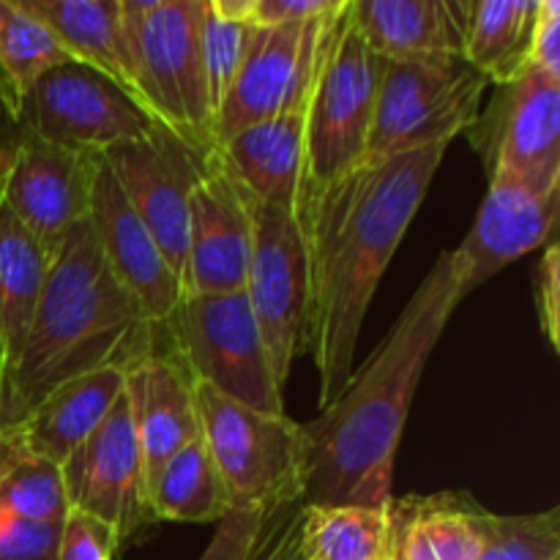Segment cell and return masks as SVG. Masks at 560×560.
Masks as SVG:
<instances>
[{"label": "cell", "mask_w": 560, "mask_h": 560, "mask_svg": "<svg viewBox=\"0 0 560 560\" xmlns=\"http://www.w3.org/2000/svg\"><path fill=\"white\" fill-rule=\"evenodd\" d=\"M448 145L364 159L301 219L310 255V350L328 408L353 375L355 348L377 282L424 202Z\"/></svg>", "instance_id": "obj_1"}, {"label": "cell", "mask_w": 560, "mask_h": 560, "mask_svg": "<svg viewBox=\"0 0 560 560\" xmlns=\"http://www.w3.org/2000/svg\"><path fill=\"white\" fill-rule=\"evenodd\" d=\"M463 284L454 252H443L359 372L304 438V506H392L394 459L424 366L454 315Z\"/></svg>", "instance_id": "obj_2"}, {"label": "cell", "mask_w": 560, "mask_h": 560, "mask_svg": "<svg viewBox=\"0 0 560 560\" xmlns=\"http://www.w3.org/2000/svg\"><path fill=\"white\" fill-rule=\"evenodd\" d=\"M156 328L113 277L91 219L66 230L49 257L36 315L9 366L0 399V432L22 424L49 392L71 377L120 366L129 372L159 350Z\"/></svg>", "instance_id": "obj_3"}, {"label": "cell", "mask_w": 560, "mask_h": 560, "mask_svg": "<svg viewBox=\"0 0 560 560\" xmlns=\"http://www.w3.org/2000/svg\"><path fill=\"white\" fill-rule=\"evenodd\" d=\"M377 82L381 58L361 36L348 0L342 11L323 25L306 93L304 167L295 202L299 224L328 186L364 162Z\"/></svg>", "instance_id": "obj_4"}, {"label": "cell", "mask_w": 560, "mask_h": 560, "mask_svg": "<svg viewBox=\"0 0 560 560\" xmlns=\"http://www.w3.org/2000/svg\"><path fill=\"white\" fill-rule=\"evenodd\" d=\"M126 49L142 107L180 140L213 151V109L202 69V0H120Z\"/></svg>", "instance_id": "obj_5"}, {"label": "cell", "mask_w": 560, "mask_h": 560, "mask_svg": "<svg viewBox=\"0 0 560 560\" xmlns=\"http://www.w3.org/2000/svg\"><path fill=\"white\" fill-rule=\"evenodd\" d=\"M200 438L211 452L230 512L268 514L301 503L304 495V438L288 413L273 416L222 397L195 383Z\"/></svg>", "instance_id": "obj_6"}, {"label": "cell", "mask_w": 560, "mask_h": 560, "mask_svg": "<svg viewBox=\"0 0 560 560\" xmlns=\"http://www.w3.org/2000/svg\"><path fill=\"white\" fill-rule=\"evenodd\" d=\"M487 77L463 58L381 60L375 115L364 159L452 145L479 118Z\"/></svg>", "instance_id": "obj_7"}, {"label": "cell", "mask_w": 560, "mask_h": 560, "mask_svg": "<svg viewBox=\"0 0 560 560\" xmlns=\"http://www.w3.org/2000/svg\"><path fill=\"white\" fill-rule=\"evenodd\" d=\"M3 118L88 156L162 129L135 96L77 60L42 71L20 93L3 98Z\"/></svg>", "instance_id": "obj_8"}, {"label": "cell", "mask_w": 560, "mask_h": 560, "mask_svg": "<svg viewBox=\"0 0 560 560\" xmlns=\"http://www.w3.org/2000/svg\"><path fill=\"white\" fill-rule=\"evenodd\" d=\"M167 337L195 383L260 413H284L282 386L246 293L189 295L170 320Z\"/></svg>", "instance_id": "obj_9"}, {"label": "cell", "mask_w": 560, "mask_h": 560, "mask_svg": "<svg viewBox=\"0 0 560 560\" xmlns=\"http://www.w3.org/2000/svg\"><path fill=\"white\" fill-rule=\"evenodd\" d=\"M246 206L252 219V252L244 293L260 326L273 377L284 386L293 361L310 350L306 238L293 213L249 195Z\"/></svg>", "instance_id": "obj_10"}, {"label": "cell", "mask_w": 560, "mask_h": 560, "mask_svg": "<svg viewBox=\"0 0 560 560\" xmlns=\"http://www.w3.org/2000/svg\"><path fill=\"white\" fill-rule=\"evenodd\" d=\"M468 140L487 180L509 178L536 195L560 191V80L525 71L498 85L490 107L470 126Z\"/></svg>", "instance_id": "obj_11"}, {"label": "cell", "mask_w": 560, "mask_h": 560, "mask_svg": "<svg viewBox=\"0 0 560 560\" xmlns=\"http://www.w3.org/2000/svg\"><path fill=\"white\" fill-rule=\"evenodd\" d=\"M96 156L52 145L3 118L0 126V200L31 230L47 257L71 224L91 213Z\"/></svg>", "instance_id": "obj_12"}, {"label": "cell", "mask_w": 560, "mask_h": 560, "mask_svg": "<svg viewBox=\"0 0 560 560\" xmlns=\"http://www.w3.org/2000/svg\"><path fill=\"white\" fill-rule=\"evenodd\" d=\"M98 156L180 282L189 249L191 186L200 178L208 153L162 126L151 137L118 142Z\"/></svg>", "instance_id": "obj_13"}, {"label": "cell", "mask_w": 560, "mask_h": 560, "mask_svg": "<svg viewBox=\"0 0 560 560\" xmlns=\"http://www.w3.org/2000/svg\"><path fill=\"white\" fill-rule=\"evenodd\" d=\"M60 474L69 509L113 525L120 541L156 523L142 481L140 446L126 388L93 435L60 465Z\"/></svg>", "instance_id": "obj_14"}, {"label": "cell", "mask_w": 560, "mask_h": 560, "mask_svg": "<svg viewBox=\"0 0 560 560\" xmlns=\"http://www.w3.org/2000/svg\"><path fill=\"white\" fill-rule=\"evenodd\" d=\"M328 20L257 31L244 66L235 74L222 107L213 115V148L257 120L304 107L320 33Z\"/></svg>", "instance_id": "obj_15"}, {"label": "cell", "mask_w": 560, "mask_h": 560, "mask_svg": "<svg viewBox=\"0 0 560 560\" xmlns=\"http://www.w3.org/2000/svg\"><path fill=\"white\" fill-rule=\"evenodd\" d=\"M249 252L252 219L246 195L211 151L189 197V249L180 277L184 299L244 293Z\"/></svg>", "instance_id": "obj_16"}, {"label": "cell", "mask_w": 560, "mask_h": 560, "mask_svg": "<svg viewBox=\"0 0 560 560\" xmlns=\"http://www.w3.org/2000/svg\"><path fill=\"white\" fill-rule=\"evenodd\" d=\"M88 219H91L98 249L113 277L129 290L131 299L140 304L142 315L153 326L167 328L184 301L180 282L170 271L156 241L129 206L102 156H96V164H93Z\"/></svg>", "instance_id": "obj_17"}, {"label": "cell", "mask_w": 560, "mask_h": 560, "mask_svg": "<svg viewBox=\"0 0 560 560\" xmlns=\"http://www.w3.org/2000/svg\"><path fill=\"white\" fill-rule=\"evenodd\" d=\"M558 208L560 191L536 195L509 178H490V189H487L474 228L468 230L463 244L452 249L463 268L459 301L468 299L509 262L520 260L539 246L552 244Z\"/></svg>", "instance_id": "obj_18"}, {"label": "cell", "mask_w": 560, "mask_h": 560, "mask_svg": "<svg viewBox=\"0 0 560 560\" xmlns=\"http://www.w3.org/2000/svg\"><path fill=\"white\" fill-rule=\"evenodd\" d=\"M126 397L140 446L142 481L151 492L167 459L200 438L195 381L173 348L156 350L126 372Z\"/></svg>", "instance_id": "obj_19"}, {"label": "cell", "mask_w": 560, "mask_h": 560, "mask_svg": "<svg viewBox=\"0 0 560 560\" xmlns=\"http://www.w3.org/2000/svg\"><path fill=\"white\" fill-rule=\"evenodd\" d=\"M470 5L463 0H350V11L381 60L463 58Z\"/></svg>", "instance_id": "obj_20"}, {"label": "cell", "mask_w": 560, "mask_h": 560, "mask_svg": "<svg viewBox=\"0 0 560 560\" xmlns=\"http://www.w3.org/2000/svg\"><path fill=\"white\" fill-rule=\"evenodd\" d=\"M213 156L246 195L295 217L304 167V107L235 131L213 148Z\"/></svg>", "instance_id": "obj_21"}, {"label": "cell", "mask_w": 560, "mask_h": 560, "mask_svg": "<svg viewBox=\"0 0 560 560\" xmlns=\"http://www.w3.org/2000/svg\"><path fill=\"white\" fill-rule=\"evenodd\" d=\"M490 514L465 492L394 498L388 560H479Z\"/></svg>", "instance_id": "obj_22"}, {"label": "cell", "mask_w": 560, "mask_h": 560, "mask_svg": "<svg viewBox=\"0 0 560 560\" xmlns=\"http://www.w3.org/2000/svg\"><path fill=\"white\" fill-rule=\"evenodd\" d=\"M124 388L126 370L120 366H104V370L71 377L49 392L27 413V419L11 430L31 452L42 454L49 463L63 465L102 424Z\"/></svg>", "instance_id": "obj_23"}, {"label": "cell", "mask_w": 560, "mask_h": 560, "mask_svg": "<svg viewBox=\"0 0 560 560\" xmlns=\"http://www.w3.org/2000/svg\"><path fill=\"white\" fill-rule=\"evenodd\" d=\"M16 5L42 22L71 60L98 71L137 98L120 0H16Z\"/></svg>", "instance_id": "obj_24"}, {"label": "cell", "mask_w": 560, "mask_h": 560, "mask_svg": "<svg viewBox=\"0 0 560 560\" xmlns=\"http://www.w3.org/2000/svg\"><path fill=\"white\" fill-rule=\"evenodd\" d=\"M47 271V252L0 200V345L5 353V372L25 345Z\"/></svg>", "instance_id": "obj_25"}, {"label": "cell", "mask_w": 560, "mask_h": 560, "mask_svg": "<svg viewBox=\"0 0 560 560\" xmlns=\"http://www.w3.org/2000/svg\"><path fill=\"white\" fill-rule=\"evenodd\" d=\"M536 9L539 0H481L470 5L465 63L495 85H509L523 77Z\"/></svg>", "instance_id": "obj_26"}, {"label": "cell", "mask_w": 560, "mask_h": 560, "mask_svg": "<svg viewBox=\"0 0 560 560\" xmlns=\"http://www.w3.org/2000/svg\"><path fill=\"white\" fill-rule=\"evenodd\" d=\"M148 503L153 520H167V523L200 525L228 517V490L202 438L186 443L167 459L148 492Z\"/></svg>", "instance_id": "obj_27"}, {"label": "cell", "mask_w": 560, "mask_h": 560, "mask_svg": "<svg viewBox=\"0 0 560 560\" xmlns=\"http://www.w3.org/2000/svg\"><path fill=\"white\" fill-rule=\"evenodd\" d=\"M301 560H388V506H301Z\"/></svg>", "instance_id": "obj_28"}, {"label": "cell", "mask_w": 560, "mask_h": 560, "mask_svg": "<svg viewBox=\"0 0 560 560\" xmlns=\"http://www.w3.org/2000/svg\"><path fill=\"white\" fill-rule=\"evenodd\" d=\"M0 514L49 525L69 514L60 465L31 452L14 430L0 432Z\"/></svg>", "instance_id": "obj_29"}, {"label": "cell", "mask_w": 560, "mask_h": 560, "mask_svg": "<svg viewBox=\"0 0 560 560\" xmlns=\"http://www.w3.org/2000/svg\"><path fill=\"white\" fill-rule=\"evenodd\" d=\"M257 31L260 27L252 20V0H202L200 49L213 115L244 66Z\"/></svg>", "instance_id": "obj_30"}, {"label": "cell", "mask_w": 560, "mask_h": 560, "mask_svg": "<svg viewBox=\"0 0 560 560\" xmlns=\"http://www.w3.org/2000/svg\"><path fill=\"white\" fill-rule=\"evenodd\" d=\"M66 60L71 58L42 22L25 14L16 0H0V102Z\"/></svg>", "instance_id": "obj_31"}, {"label": "cell", "mask_w": 560, "mask_h": 560, "mask_svg": "<svg viewBox=\"0 0 560 560\" xmlns=\"http://www.w3.org/2000/svg\"><path fill=\"white\" fill-rule=\"evenodd\" d=\"M479 560H560V509L520 517L490 514Z\"/></svg>", "instance_id": "obj_32"}, {"label": "cell", "mask_w": 560, "mask_h": 560, "mask_svg": "<svg viewBox=\"0 0 560 560\" xmlns=\"http://www.w3.org/2000/svg\"><path fill=\"white\" fill-rule=\"evenodd\" d=\"M120 536L113 525L93 514L69 509L60 523L58 560H113Z\"/></svg>", "instance_id": "obj_33"}, {"label": "cell", "mask_w": 560, "mask_h": 560, "mask_svg": "<svg viewBox=\"0 0 560 560\" xmlns=\"http://www.w3.org/2000/svg\"><path fill=\"white\" fill-rule=\"evenodd\" d=\"M60 525L0 514V560H58Z\"/></svg>", "instance_id": "obj_34"}, {"label": "cell", "mask_w": 560, "mask_h": 560, "mask_svg": "<svg viewBox=\"0 0 560 560\" xmlns=\"http://www.w3.org/2000/svg\"><path fill=\"white\" fill-rule=\"evenodd\" d=\"M271 514V512H268ZM268 514L255 512H230L217 523L211 545L200 560H252L260 545L262 528Z\"/></svg>", "instance_id": "obj_35"}, {"label": "cell", "mask_w": 560, "mask_h": 560, "mask_svg": "<svg viewBox=\"0 0 560 560\" xmlns=\"http://www.w3.org/2000/svg\"><path fill=\"white\" fill-rule=\"evenodd\" d=\"M525 71H541L560 80V3L558 0H539L534 27H530Z\"/></svg>", "instance_id": "obj_36"}, {"label": "cell", "mask_w": 560, "mask_h": 560, "mask_svg": "<svg viewBox=\"0 0 560 560\" xmlns=\"http://www.w3.org/2000/svg\"><path fill=\"white\" fill-rule=\"evenodd\" d=\"M348 0H252V20L257 27L304 25L312 20H328Z\"/></svg>", "instance_id": "obj_37"}, {"label": "cell", "mask_w": 560, "mask_h": 560, "mask_svg": "<svg viewBox=\"0 0 560 560\" xmlns=\"http://www.w3.org/2000/svg\"><path fill=\"white\" fill-rule=\"evenodd\" d=\"M536 306H539L541 331L552 348H560V246L552 241L536 268Z\"/></svg>", "instance_id": "obj_38"}, {"label": "cell", "mask_w": 560, "mask_h": 560, "mask_svg": "<svg viewBox=\"0 0 560 560\" xmlns=\"http://www.w3.org/2000/svg\"><path fill=\"white\" fill-rule=\"evenodd\" d=\"M304 503L273 509L266 517L260 545L252 560H301L299 556V523Z\"/></svg>", "instance_id": "obj_39"}, {"label": "cell", "mask_w": 560, "mask_h": 560, "mask_svg": "<svg viewBox=\"0 0 560 560\" xmlns=\"http://www.w3.org/2000/svg\"><path fill=\"white\" fill-rule=\"evenodd\" d=\"M3 381H5V353L0 345V399H3Z\"/></svg>", "instance_id": "obj_40"}]
</instances>
